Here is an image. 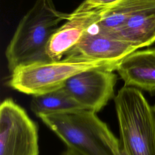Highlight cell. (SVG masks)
Returning <instances> with one entry per match:
<instances>
[{
    "label": "cell",
    "instance_id": "6da1fadb",
    "mask_svg": "<svg viewBox=\"0 0 155 155\" xmlns=\"http://www.w3.org/2000/svg\"><path fill=\"white\" fill-rule=\"evenodd\" d=\"M96 113L79 109L38 117L67 148L80 155H121L119 140Z\"/></svg>",
    "mask_w": 155,
    "mask_h": 155
},
{
    "label": "cell",
    "instance_id": "7a4b0ae2",
    "mask_svg": "<svg viewBox=\"0 0 155 155\" xmlns=\"http://www.w3.org/2000/svg\"><path fill=\"white\" fill-rule=\"evenodd\" d=\"M68 15L57 10L53 0H36L19 22L6 48L9 70L21 65L51 61L46 53L48 42Z\"/></svg>",
    "mask_w": 155,
    "mask_h": 155
},
{
    "label": "cell",
    "instance_id": "3957f363",
    "mask_svg": "<svg viewBox=\"0 0 155 155\" xmlns=\"http://www.w3.org/2000/svg\"><path fill=\"white\" fill-rule=\"evenodd\" d=\"M114 104L121 150L127 155H155V113L142 91L124 85Z\"/></svg>",
    "mask_w": 155,
    "mask_h": 155
},
{
    "label": "cell",
    "instance_id": "277c9868",
    "mask_svg": "<svg viewBox=\"0 0 155 155\" xmlns=\"http://www.w3.org/2000/svg\"><path fill=\"white\" fill-rule=\"evenodd\" d=\"M119 62L78 61L63 58L57 61L34 62L16 67L11 73L9 86L32 96L63 87L71 77L90 69L102 68L116 70Z\"/></svg>",
    "mask_w": 155,
    "mask_h": 155
},
{
    "label": "cell",
    "instance_id": "5b68a950",
    "mask_svg": "<svg viewBox=\"0 0 155 155\" xmlns=\"http://www.w3.org/2000/svg\"><path fill=\"white\" fill-rule=\"evenodd\" d=\"M38 127L12 99L0 105V155H39Z\"/></svg>",
    "mask_w": 155,
    "mask_h": 155
},
{
    "label": "cell",
    "instance_id": "8992f818",
    "mask_svg": "<svg viewBox=\"0 0 155 155\" xmlns=\"http://www.w3.org/2000/svg\"><path fill=\"white\" fill-rule=\"evenodd\" d=\"M113 70L97 68L69 78L63 87L85 109L100 111L114 96L117 76Z\"/></svg>",
    "mask_w": 155,
    "mask_h": 155
},
{
    "label": "cell",
    "instance_id": "52a82bcc",
    "mask_svg": "<svg viewBox=\"0 0 155 155\" xmlns=\"http://www.w3.org/2000/svg\"><path fill=\"white\" fill-rule=\"evenodd\" d=\"M85 31L79 41L64 58L78 61L120 62L127 56L137 50L129 43L103 33L97 30Z\"/></svg>",
    "mask_w": 155,
    "mask_h": 155
},
{
    "label": "cell",
    "instance_id": "ba28073f",
    "mask_svg": "<svg viewBox=\"0 0 155 155\" xmlns=\"http://www.w3.org/2000/svg\"><path fill=\"white\" fill-rule=\"evenodd\" d=\"M108 8V7H107ZM107 8L87 12L75 10L50 38L46 49L50 61L61 60L81 39L84 33L101 19Z\"/></svg>",
    "mask_w": 155,
    "mask_h": 155
},
{
    "label": "cell",
    "instance_id": "9c48e42d",
    "mask_svg": "<svg viewBox=\"0 0 155 155\" xmlns=\"http://www.w3.org/2000/svg\"><path fill=\"white\" fill-rule=\"evenodd\" d=\"M116 70L124 85L155 93V47L133 51L119 62Z\"/></svg>",
    "mask_w": 155,
    "mask_h": 155
},
{
    "label": "cell",
    "instance_id": "30bf717a",
    "mask_svg": "<svg viewBox=\"0 0 155 155\" xmlns=\"http://www.w3.org/2000/svg\"><path fill=\"white\" fill-rule=\"evenodd\" d=\"M137 50L155 42V7L143 10L131 18L114 35Z\"/></svg>",
    "mask_w": 155,
    "mask_h": 155
},
{
    "label": "cell",
    "instance_id": "8fae6325",
    "mask_svg": "<svg viewBox=\"0 0 155 155\" xmlns=\"http://www.w3.org/2000/svg\"><path fill=\"white\" fill-rule=\"evenodd\" d=\"M155 7V0H120L107 8L94 26L98 31L111 36L138 12Z\"/></svg>",
    "mask_w": 155,
    "mask_h": 155
},
{
    "label": "cell",
    "instance_id": "7c38bea8",
    "mask_svg": "<svg viewBox=\"0 0 155 155\" xmlns=\"http://www.w3.org/2000/svg\"><path fill=\"white\" fill-rule=\"evenodd\" d=\"M30 109L36 116L85 109L64 87L42 94L33 96Z\"/></svg>",
    "mask_w": 155,
    "mask_h": 155
},
{
    "label": "cell",
    "instance_id": "4fadbf2b",
    "mask_svg": "<svg viewBox=\"0 0 155 155\" xmlns=\"http://www.w3.org/2000/svg\"><path fill=\"white\" fill-rule=\"evenodd\" d=\"M120 0H83L75 9L78 12H87L109 7Z\"/></svg>",
    "mask_w": 155,
    "mask_h": 155
},
{
    "label": "cell",
    "instance_id": "5bb4252c",
    "mask_svg": "<svg viewBox=\"0 0 155 155\" xmlns=\"http://www.w3.org/2000/svg\"><path fill=\"white\" fill-rule=\"evenodd\" d=\"M61 155H80V154L76 153V151H74V150L67 147V148L62 152Z\"/></svg>",
    "mask_w": 155,
    "mask_h": 155
},
{
    "label": "cell",
    "instance_id": "9a60e30c",
    "mask_svg": "<svg viewBox=\"0 0 155 155\" xmlns=\"http://www.w3.org/2000/svg\"><path fill=\"white\" fill-rule=\"evenodd\" d=\"M153 110H154V113H155V104H154V105L153 107Z\"/></svg>",
    "mask_w": 155,
    "mask_h": 155
}]
</instances>
